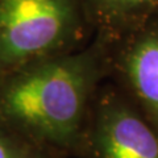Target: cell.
<instances>
[{
	"label": "cell",
	"mask_w": 158,
	"mask_h": 158,
	"mask_svg": "<svg viewBox=\"0 0 158 158\" xmlns=\"http://www.w3.org/2000/svg\"><path fill=\"white\" fill-rule=\"evenodd\" d=\"M106 42L40 61L0 78V125L58 157L81 154Z\"/></svg>",
	"instance_id": "obj_1"
},
{
	"label": "cell",
	"mask_w": 158,
	"mask_h": 158,
	"mask_svg": "<svg viewBox=\"0 0 158 158\" xmlns=\"http://www.w3.org/2000/svg\"><path fill=\"white\" fill-rule=\"evenodd\" d=\"M87 29L79 0H0V78L81 49Z\"/></svg>",
	"instance_id": "obj_2"
},
{
	"label": "cell",
	"mask_w": 158,
	"mask_h": 158,
	"mask_svg": "<svg viewBox=\"0 0 158 158\" xmlns=\"http://www.w3.org/2000/svg\"><path fill=\"white\" fill-rule=\"evenodd\" d=\"M81 154L86 158H158V131L116 91L98 90Z\"/></svg>",
	"instance_id": "obj_3"
},
{
	"label": "cell",
	"mask_w": 158,
	"mask_h": 158,
	"mask_svg": "<svg viewBox=\"0 0 158 158\" xmlns=\"http://www.w3.org/2000/svg\"><path fill=\"white\" fill-rule=\"evenodd\" d=\"M124 38L116 56L107 49L108 66L118 70L158 131V21H150Z\"/></svg>",
	"instance_id": "obj_4"
},
{
	"label": "cell",
	"mask_w": 158,
	"mask_h": 158,
	"mask_svg": "<svg viewBox=\"0 0 158 158\" xmlns=\"http://www.w3.org/2000/svg\"><path fill=\"white\" fill-rule=\"evenodd\" d=\"M90 29L106 41L137 32L158 13V0H79Z\"/></svg>",
	"instance_id": "obj_5"
},
{
	"label": "cell",
	"mask_w": 158,
	"mask_h": 158,
	"mask_svg": "<svg viewBox=\"0 0 158 158\" xmlns=\"http://www.w3.org/2000/svg\"><path fill=\"white\" fill-rule=\"evenodd\" d=\"M0 158H61L0 125Z\"/></svg>",
	"instance_id": "obj_6"
}]
</instances>
